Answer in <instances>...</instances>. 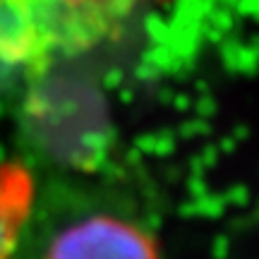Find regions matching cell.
<instances>
[{"label":"cell","mask_w":259,"mask_h":259,"mask_svg":"<svg viewBox=\"0 0 259 259\" xmlns=\"http://www.w3.org/2000/svg\"><path fill=\"white\" fill-rule=\"evenodd\" d=\"M113 10L92 0H0V87L96 44L111 29Z\"/></svg>","instance_id":"6da1fadb"},{"label":"cell","mask_w":259,"mask_h":259,"mask_svg":"<svg viewBox=\"0 0 259 259\" xmlns=\"http://www.w3.org/2000/svg\"><path fill=\"white\" fill-rule=\"evenodd\" d=\"M41 259H161L156 238L115 213H92L53 235Z\"/></svg>","instance_id":"7a4b0ae2"},{"label":"cell","mask_w":259,"mask_h":259,"mask_svg":"<svg viewBox=\"0 0 259 259\" xmlns=\"http://www.w3.org/2000/svg\"><path fill=\"white\" fill-rule=\"evenodd\" d=\"M36 183L22 161H0V259H15L31 216Z\"/></svg>","instance_id":"3957f363"},{"label":"cell","mask_w":259,"mask_h":259,"mask_svg":"<svg viewBox=\"0 0 259 259\" xmlns=\"http://www.w3.org/2000/svg\"><path fill=\"white\" fill-rule=\"evenodd\" d=\"M92 3H103V5H111V8L125 10L135 3H168V0H92Z\"/></svg>","instance_id":"277c9868"}]
</instances>
